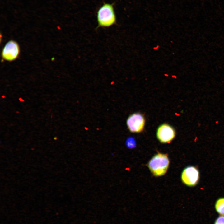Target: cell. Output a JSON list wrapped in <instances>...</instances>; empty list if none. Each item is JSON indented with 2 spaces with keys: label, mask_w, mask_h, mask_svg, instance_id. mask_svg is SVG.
<instances>
[{
  "label": "cell",
  "mask_w": 224,
  "mask_h": 224,
  "mask_svg": "<svg viewBox=\"0 0 224 224\" xmlns=\"http://www.w3.org/2000/svg\"><path fill=\"white\" fill-rule=\"evenodd\" d=\"M97 28L110 27L115 24L116 17L113 5L104 3L97 12Z\"/></svg>",
  "instance_id": "cell-1"
},
{
  "label": "cell",
  "mask_w": 224,
  "mask_h": 224,
  "mask_svg": "<svg viewBox=\"0 0 224 224\" xmlns=\"http://www.w3.org/2000/svg\"><path fill=\"white\" fill-rule=\"evenodd\" d=\"M169 164V161L167 155L158 153L150 160L148 164V166L155 176H159L165 174Z\"/></svg>",
  "instance_id": "cell-2"
},
{
  "label": "cell",
  "mask_w": 224,
  "mask_h": 224,
  "mask_svg": "<svg viewBox=\"0 0 224 224\" xmlns=\"http://www.w3.org/2000/svg\"><path fill=\"white\" fill-rule=\"evenodd\" d=\"M200 178L199 172L197 168L190 166L185 168L181 176L182 182L188 186H195L198 183Z\"/></svg>",
  "instance_id": "cell-3"
},
{
  "label": "cell",
  "mask_w": 224,
  "mask_h": 224,
  "mask_svg": "<svg viewBox=\"0 0 224 224\" xmlns=\"http://www.w3.org/2000/svg\"><path fill=\"white\" fill-rule=\"evenodd\" d=\"M126 124L128 129L132 133L142 132L143 129L145 119L141 114L136 113L130 115L128 118Z\"/></svg>",
  "instance_id": "cell-4"
},
{
  "label": "cell",
  "mask_w": 224,
  "mask_h": 224,
  "mask_svg": "<svg viewBox=\"0 0 224 224\" xmlns=\"http://www.w3.org/2000/svg\"><path fill=\"white\" fill-rule=\"evenodd\" d=\"M20 53V48L18 44L13 40L8 42L3 48L2 55L3 59L8 61L15 60Z\"/></svg>",
  "instance_id": "cell-5"
},
{
  "label": "cell",
  "mask_w": 224,
  "mask_h": 224,
  "mask_svg": "<svg viewBox=\"0 0 224 224\" xmlns=\"http://www.w3.org/2000/svg\"><path fill=\"white\" fill-rule=\"evenodd\" d=\"M175 135L173 128L166 124L160 126L157 130V138L162 143H169L175 138Z\"/></svg>",
  "instance_id": "cell-6"
},
{
  "label": "cell",
  "mask_w": 224,
  "mask_h": 224,
  "mask_svg": "<svg viewBox=\"0 0 224 224\" xmlns=\"http://www.w3.org/2000/svg\"><path fill=\"white\" fill-rule=\"evenodd\" d=\"M215 208L217 212L224 216V197L219 198L216 201Z\"/></svg>",
  "instance_id": "cell-7"
},
{
  "label": "cell",
  "mask_w": 224,
  "mask_h": 224,
  "mask_svg": "<svg viewBox=\"0 0 224 224\" xmlns=\"http://www.w3.org/2000/svg\"><path fill=\"white\" fill-rule=\"evenodd\" d=\"M126 145L129 148H134L136 146L135 141L133 138H129L127 140Z\"/></svg>",
  "instance_id": "cell-8"
},
{
  "label": "cell",
  "mask_w": 224,
  "mask_h": 224,
  "mask_svg": "<svg viewBox=\"0 0 224 224\" xmlns=\"http://www.w3.org/2000/svg\"><path fill=\"white\" fill-rule=\"evenodd\" d=\"M214 224H224V216H219L215 221Z\"/></svg>",
  "instance_id": "cell-9"
},
{
  "label": "cell",
  "mask_w": 224,
  "mask_h": 224,
  "mask_svg": "<svg viewBox=\"0 0 224 224\" xmlns=\"http://www.w3.org/2000/svg\"><path fill=\"white\" fill-rule=\"evenodd\" d=\"M19 100L20 101H24V100H23L22 99V98H21V97H20V98H19Z\"/></svg>",
  "instance_id": "cell-10"
},
{
  "label": "cell",
  "mask_w": 224,
  "mask_h": 224,
  "mask_svg": "<svg viewBox=\"0 0 224 224\" xmlns=\"http://www.w3.org/2000/svg\"><path fill=\"white\" fill-rule=\"evenodd\" d=\"M2 98H5V96L4 95H2Z\"/></svg>",
  "instance_id": "cell-11"
}]
</instances>
